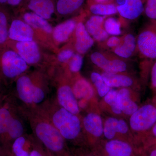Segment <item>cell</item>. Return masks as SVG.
<instances>
[{
	"instance_id": "27",
	"label": "cell",
	"mask_w": 156,
	"mask_h": 156,
	"mask_svg": "<svg viewBox=\"0 0 156 156\" xmlns=\"http://www.w3.org/2000/svg\"><path fill=\"white\" fill-rule=\"evenodd\" d=\"M85 1V0H58L56 10L60 15H70L80 10Z\"/></svg>"
},
{
	"instance_id": "24",
	"label": "cell",
	"mask_w": 156,
	"mask_h": 156,
	"mask_svg": "<svg viewBox=\"0 0 156 156\" xmlns=\"http://www.w3.org/2000/svg\"><path fill=\"white\" fill-rule=\"evenodd\" d=\"M104 80L110 88H128L133 86L134 81L130 76L122 73L101 74Z\"/></svg>"
},
{
	"instance_id": "37",
	"label": "cell",
	"mask_w": 156,
	"mask_h": 156,
	"mask_svg": "<svg viewBox=\"0 0 156 156\" xmlns=\"http://www.w3.org/2000/svg\"><path fill=\"white\" fill-rule=\"evenodd\" d=\"M122 36H112L111 37H109L103 43H105L106 48L112 50L120 44L122 41Z\"/></svg>"
},
{
	"instance_id": "7",
	"label": "cell",
	"mask_w": 156,
	"mask_h": 156,
	"mask_svg": "<svg viewBox=\"0 0 156 156\" xmlns=\"http://www.w3.org/2000/svg\"><path fill=\"white\" fill-rule=\"evenodd\" d=\"M92 63L103 71L109 73H118L126 72L128 65L125 59L120 58L113 53L95 51L90 55Z\"/></svg>"
},
{
	"instance_id": "13",
	"label": "cell",
	"mask_w": 156,
	"mask_h": 156,
	"mask_svg": "<svg viewBox=\"0 0 156 156\" xmlns=\"http://www.w3.org/2000/svg\"><path fill=\"white\" fill-rule=\"evenodd\" d=\"M16 52L28 65H35L41 59L38 45L34 41L17 42L15 45Z\"/></svg>"
},
{
	"instance_id": "2",
	"label": "cell",
	"mask_w": 156,
	"mask_h": 156,
	"mask_svg": "<svg viewBox=\"0 0 156 156\" xmlns=\"http://www.w3.org/2000/svg\"><path fill=\"white\" fill-rule=\"evenodd\" d=\"M35 107L49 120L66 141L83 144L81 139L83 126L79 115L59 105L55 97L48 98Z\"/></svg>"
},
{
	"instance_id": "28",
	"label": "cell",
	"mask_w": 156,
	"mask_h": 156,
	"mask_svg": "<svg viewBox=\"0 0 156 156\" xmlns=\"http://www.w3.org/2000/svg\"><path fill=\"white\" fill-rule=\"evenodd\" d=\"M89 12L92 15L110 17L118 14L117 7L114 2L96 3L89 5Z\"/></svg>"
},
{
	"instance_id": "17",
	"label": "cell",
	"mask_w": 156,
	"mask_h": 156,
	"mask_svg": "<svg viewBox=\"0 0 156 156\" xmlns=\"http://www.w3.org/2000/svg\"><path fill=\"white\" fill-rule=\"evenodd\" d=\"M74 32L75 48L77 53L83 55L93 47L95 41L87 31L85 24L82 22L77 23Z\"/></svg>"
},
{
	"instance_id": "32",
	"label": "cell",
	"mask_w": 156,
	"mask_h": 156,
	"mask_svg": "<svg viewBox=\"0 0 156 156\" xmlns=\"http://www.w3.org/2000/svg\"><path fill=\"white\" fill-rule=\"evenodd\" d=\"M118 91L114 89H111L104 96V101L110 106L112 111L114 113L119 115L122 112L118 101Z\"/></svg>"
},
{
	"instance_id": "4",
	"label": "cell",
	"mask_w": 156,
	"mask_h": 156,
	"mask_svg": "<svg viewBox=\"0 0 156 156\" xmlns=\"http://www.w3.org/2000/svg\"><path fill=\"white\" fill-rule=\"evenodd\" d=\"M0 54V77L5 80L17 79L25 73L28 65L15 50L8 49Z\"/></svg>"
},
{
	"instance_id": "39",
	"label": "cell",
	"mask_w": 156,
	"mask_h": 156,
	"mask_svg": "<svg viewBox=\"0 0 156 156\" xmlns=\"http://www.w3.org/2000/svg\"><path fill=\"white\" fill-rule=\"evenodd\" d=\"M142 156H156V143L143 148Z\"/></svg>"
},
{
	"instance_id": "10",
	"label": "cell",
	"mask_w": 156,
	"mask_h": 156,
	"mask_svg": "<svg viewBox=\"0 0 156 156\" xmlns=\"http://www.w3.org/2000/svg\"><path fill=\"white\" fill-rule=\"evenodd\" d=\"M103 149V153L111 156H142V151H135L133 146L122 140H108Z\"/></svg>"
},
{
	"instance_id": "19",
	"label": "cell",
	"mask_w": 156,
	"mask_h": 156,
	"mask_svg": "<svg viewBox=\"0 0 156 156\" xmlns=\"http://www.w3.org/2000/svg\"><path fill=\"white\" fill-rule=\"evenodd\" d=\"M112 51L114 54L120 58L124 59L131 58L137 51L136 38L131 34L122 36L120 44Z\"/></svg>"
},
{
	"instance_id": "44",
	"label": "cell",
	"mask_w": 156,
	"mask_h": 156,
	"mask_svg": "<svg viewBox=\"0 0 156 156\" xmlns=\"http://www.w3.org/2000/svg\"><path fill=\"white\" fill-rule=\"evenodd\" d=\"M142 1H143V2L144 3H144H145L146 0H142Z\"/></svg>"
},
{
	"instance_id": "41",
	"label": "cell",
	"mask_w": 156,
	"mask_h": 156,
	"mask_svg": "<svg viewBox=\"0 0 156 156\" xmlns=\"http://www.w3.org/2000/svg\"><path fill=\"white\" fill-rule=\"evenodd\" d=\"M114 0H88V5L96 3H108L114 2Z\"/></svg>"
},
{
	"instance_id": "29",
	"label": "cell",
	"mask_w": 156,
	"mask_h": 156,
	"mask_svg": "<svg viewBox=\"0 0 156 156\" xmlns=\"http://www.w3.org/2000/svg\"><path fill=\"white\" fill-rule=\"evenodd\" d=\"M104 27L109 35L119 36L122 34L121 20L112 16L106 17L104 22Z\"/></svg>"
},
{
	"instance_id": "22",
	"label": "cell",
	"mask_w": 156,
	"mask_h": 156,
	"mask_svg": "<svg viewBox=\"0 0 156 156\" xmlns=\"http://www.w3.org/2000/svg\"><path fill=\"white\" fill-rule=\"evenodd\" d=\"M35 137L33 134L27 133L13 141L12 149L15 156H29L33 147Z\"/></svg>"
},
{
	"instance_id": "16",
	"label": "cell",
	"mask_w": 156,
	"mask_h": 156,
	"mask_svg": "<svg viewBox=\"0 0 156 156\" xmlns=\"http://www.w3.org/2000/svg\"><path fill=\"white\" fill-rule=\"evenodd\" d=\"M106 17L92 15L85 24L87 31L95 41L103 43L109 37L104 27V22Z\"/></svg>"
},
{
	"instance_id": "20",
	"label": "cell",
	"mask_w": 156,
	"mask_h": 156,
	"mask_svg": "<svg viewBox=\"0 0 156 156\" xmlns=\"http://www.w3.org/2000/svg\"><path fill=\"white\" fill-rule=\"evenodd\" d=\"M128 131V124L126 121L113 117L107 119L104 125V135L108 140L114 139L117 133L126 134Z\"/></svg>"
},
{
	"instance_id": "18",
	"label": "cell",
	"mask_w": 156,
	"mask_h": 156,
	"mask_svg": "<svg viewBox=\"0 0 156 156\" xmlns=\"http://www.w3.org/2000/svg\"><path fill=\"white\" fill-rule=\"evenodd\" d=\"M82 123L84 130L90 136L98 138L103 134V122L101 117L97 114H87L83 118Z\"/></svg>"
},
{
	"instance_id": "40",
	"label": "cell",
	"mask_w": 156,
	"mask_h": 156,
	"mask_svg": "<svg viewBox=\"0 0 156 156\" xmlns=\"http://www.w3.org/2000/svg\"><path fill=\"white\" fill-rule=\"evenodd\" d=\"M151 88L156 94V60L152 65L151 69Z\"/></svg>"
},
{
	"instance_id": "23",
	"label": "cell",
	"mask_w": 156,
	"mask_h": 156,
	"mask_svg": "<svg viewBox=\"0 0 156 156\" xmlns=\"http://www.w3.org/2000/svg\"><path fill=\"white\" fill-rule=\"evenodd\" d=\"M77 23L75 20L69 19L56 26L52 32L54 40L58 43L67 41L75 31Z\"/></svg>"
},
{
	"instance_id": "42",
	"label": "cell",
	"mask_w": 156,
	"mask_h": 156,
	"mask_svg": "<svg viewBox=\"0 0 156 156\" xmlns=\"http://www.w3.org/2000/svg\"><path fill=\"white\" fill-rule=\"evenodd\" d=\"M22 0H7V4L12 6H16L19 5Z\"/></svg>"
},
{
	"instance_id": "36",
	"label": "cell",
	"mask_w": 156,
	"mask_h": 156,
	"mask_svg": "<svg viewBox=\"0 0 156 156\" xmlns=\"http://www.w3.org/2000/svg\"><path fill=\"white\" fill-rule=\"evenodd\" d=\"M74 54V52L72 49H65L59 52L57 56V58L59 62L61 63H66L69 62Z\"/></svg>"
},
{
	"instance_id": "14",
	"label": "cell",
	"mask_w": 156,
	"mask_h": 156,
	"mask_svg": "<svg viewBox=\"0 0 156 156\" xmlns=\"http://www.w3.org/2000/svg\"><path fill=\"white\" fill-rule=\"evenodd\" d=\"M26 122L27 121L20 105L19 110L12 119L5 134L2 138L13 142L15 139L27 133Z\"/></svg>"
},
{
	"instance_id": "43",
	"label": "cell",
	"mask_w": 156,
	"mask_h": 156,
	"mask_svg": "<svg viewBox=\"0 0 156 156\" xmlns=\"http://www.w3.org/2000/svg\"><path fill=\"white\" fill-rule=\"evenodd\" d=\"M6 96H4L2 94L0 93V105L2 104V103L3 102L5 99Z\"/></svg>"
},
{
	"instance_id": "15",
	"label": "cell",
	"mask_w": 156,
	"mask_h": 156,
	"mask_svg": "<svg viewBox=\"0 0 156 156\" xmlns=\"http://www.w3.org/2000/svg\"><path fill=\"white\" fill-rule=\"evenodd\" d=\"M72 87L80 108H83L86 106L87 101L94 96V88L92 84L83 78H78Z\"/></svg>"
},
{
	"instance_id": "33",
	"label": "cell",
	"mask_w": 156,
	"mask_h": 156,
	"mask_svg": "<svg viewBox=\"0 0 156 156\" xmlns=\"http://www.w3.org/2000/svg\"><path fill=\"white\" fill-rule=\"evenodd\" d=\"M83 64V57L79 53H75L68 62L69 70L73 73H77L82 69Z\"/></svg>"
},
{
	"instance_id": "9",
	"label": "cell",
	"mask_w": 156,
	"mask_h": 156,
	"mask_svg": "<svg viewBox=\"0 0 156 156\" xmlns=\"http://www.w3.org/2000/svg\"><path fill=\"white\" fill-rule=\"evenodd\" d=\"M118 13L122 18L128 20L137 19L144 12L142 0H114Z\"/></svg>"
},
{
	"instance_id": "34",
	"label": "cell",
	"mask_w": 156,
	"mask_h": 156,
	"mask_svg": "<svg viewBox=\"0 0 156 156\" xmlns=\"http://www.w3.org/2000/svg\"><path fill=\"white\" fill-rule=\"evenodd\" d=\"M144 13L151 21H156V0H146Z\"/></svg>"
},
{
	"instance_id": "5",
	"label": "cell",
	"mask_w": 156,
	"mask_h": 156,
	"mask_svg": "<svg viewBox=\"0 0 156 156\" xmlns=\"http://www.w3.org/2000/svg\"><path fill=\"white\" fill-rule=\"evenodd\" d=\"M156 123V104L148 103L137 109L131 115L130 126L133 131L143 134L144 137Z\"/></svg>"
},
{
	"instance_id": "31",
	"label": "cell",
	"mask_w": 156,
	"mask_h": 156,
	"mask_svg": "<svg viewBox=\"0 0 156 156\" xmlns=\"http://www.w3.org/2000/svg\"><path fill=\"white\" fill-rule=\"evenodd\" d=\"M8 17L5 11L0 9V46H2L9 39Z\"/></svg>"
},
{
	"instance_id": "11",
	"label": "cell",
	"mask_w": 156,
	"mask_h": 156,
	"mask_svg": "<svg viewBox=\"0 0 156 156\" xmlns=\"http://www.w3.org/2000/svg\"><path fill=\"white\" fill-rule=\"evenodd\" d=\"M6 98L0 105V136H4L15 115L19 110L20 105L12 98Z\"/></svg>"
},
{
	"instance_id": "1",
	"label": "cell",
	"mask_w": 156,
	"mask_h": 156,
	"mask_svg": "<svg viewBox=\"0 0 156 156\" xmlns=\"http://www.w3.org/2000/svg\"><path fill=\"white\" fill-rule=\"evenodd\" d=\"M20 105L33 135L48 152L53 156H70L66 141L49 120L34 107Z\"/></svg>"
},
{
	"instance_id": "12",
	"label": "cell",
	"mask_w": 156,
	"mask_h": 156,
	"mask_svg": "<svg viewBox=\"0 0 156 156\" xmlns=\"http://www.w3.org/2000/svg\"><path fill=\"white\" fill-rule=\"evenodd\" d=\"M34 34V32L32 27L20 20H14L9 27V38L15 41H33Z\"/></svg>"
},
{
	"instance_id": "3",
	"label": "cell",
	"mask_w": 156,
	"mask_h": 156,
	"mask_svg": "<svg viewBox=\"0 0 156 156\" xmlns=\"http://www.w3.org/2000/svg\"><path fill=\"white\" fill-rule=\"evenodd\" d=\"M44 76L26 73L16 79V96L24 106L36 107L48 99L49 88Z\"/></svg>"
},
{
	"instance_id": "38",
	"label": "cell",
	"mask_w": 156,
	"mask_h": 156,
	"mask_svg": "<svg viewBox=\"0 0 156 156\" xmlns=\"http://www.w3.org/2000/svg\"><path fill=\"white\" fill-rule=\"evenodd\" d=\"M41 144L35 138L33 147L29 156H47Z\"/></svg>"
},
{
	"instance_id": "35",
	"label": "cell",
	"mask_w": 156,
	"mask_h": 156,
	"mask_svg": "<svg viewBox=\"0 0 156 156\" xmlns=\"http://www.w3.org/2000/svg\"><path fill=\"white\" fill-rule=\"evenodd\" d=\"M156 143V123L149 132L141 140V147Z\"/></svg>"
},
{
	"instance_id": "6",
	"label": "cell",
	"mask_w": 156,
	"mask_h": 156,
	"mask_svg": "<svg viewBox=\"0 0 156 156\" xmlns=\"http://www.w3.org/2000/svg\"><path fill=\"white\" fill-rule=\"evenodd\" d=\"M136 38L137 52L147 60H156V21H151Z\"/></svg>"
},
{
	"instance_id": "8",
	"label": "cell",
	"mask_w": 156,
	"mask_h": 156,
	"mask_svg": "<svg viewBox=\"0 0 156 156\" xmlns=\"http://www.w3.org/2000/svg\"><path fill=\"white\" fill-rule=\"evenodd\" d=\"M56 90L55 98L58 105L74 114L79 115L80 108L74 94L72 87L66 82H58Z\"/></svg>"
},
{
	"instance_id": "30",
	"label": "cell",
	"mask_w": 156,
	"mask_h": 156,
	"mask_svg": "<svg viewBox=\"0 0 156 156\" xmlns=\"http://www.w3.org/2000/svg\"><path fill=\"white\" fill-rule=\"evenodd\" d=\"M90 77L91 81L95 86L98 95L101 97H104L111 90V88L105 83L101 74L96 72H93Z\"/></svg>"
},
{
	"instance_id": "21",
	"label": "cell",
	"mask_w": 156,
	"mask_h": 156,
	"mask_svg": "<svg viewBox=\"0 0 156 156\" xmlns=\"http://www.w3.org/2000/svg\"><path fill=\"white\" fill-rule=\"evenodd\" d=\"M28 7L32 12L47 20L52 18L55 10L52 0H29Z\"/></svg>"
},
{
	"instance_id": "26",
	"label": "cell",
	"mask_w": 156,
	"mask_h": 156,
	"mask_svg": "<svg viewBox=\"0 0 156 156\" xmlns=\"http://www.w3.org/2000/svg\"><path fill=\"white\" fill-rule=\"evenodd\" d=\"M24 21L32 28L39 29L48 34L53 32V29L48 20L33 12H27L23 15Z\"/></svg>"
},
{
	"instance_id": "25",
	"label": "cell",
	"mask_w": 156,
	"mask_h": 156,
	"mask_svg": "<svg viewBox=\"0 0 156 156\" xmlns=\"http://www.w3.org/2000/svg\"><path fill=\"white\" fill-rule=\"evenodd\" d=\"M118 101L121 111L131 115L139 108L137 104L131 99V92L128 88L120 89L118 92Z\"/></svg>"
}]
</instances>
